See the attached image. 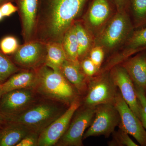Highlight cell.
I'll return each instance as SVG.
<instances>
[{"label":"cell","mask_w":146,"mask_h":146,"mask_svg":"<svg viewBox=\"0 0 146 146\" xmlns=\"http://www.w3.org/2000/svg\"><path fill=\"white\" fill-rule=\"evenodd\" d=\"M90 0H40L35 40L62 42Z\"/></svg>","instance_id":"1"},{"label":"cell","mask_w":146,"mask_h":146,"mask_svg":"<svg viewBox=\"0 0 146 146\" xmlns=\"http://www.w3.org/2000/svg\"><path fill=\"white\" fill-rule=\"evenodd\" d=\"M36 71L34 89L41 98L58 102L67 107L82 100L76 89L60 71L54 70L45 65Z\"/></svg>","instance_id":"2"},{"label":"cell","mask_w":146,"mask_h":146,"mask_svg":"<svg viewBox=\"0 0 146 146\" xmlns=\"http://www.w3.org/2000/svg\"><path fill=\"white\" fill-rule=\"evenodd\" d=\"M68 107L60 103L41 97L19 114L4 117L6 122L18 123L39 134L62 115Z\"/></svg>","instance_id":"3"},{"label":"cell","mask_w":146,"mask_h":146,"mask_svg":"<svg viewBox=\"0 0 146 146\" xmlns=\"http://www.w3.org/2000/svg\"><path fill=\"white\" fill-rule=\"evenodd\" d=\"M118 89L110 73H98L89 80L88 89L82 98V105L95 108L101 104H114Z\"/></svg>","instance_id":"4"},{"label":"cell","mask_w":146,"mask_h":146,"mask_svg":"<svg viewBox=\"0 0 146 146\" xmlns=\"http://www.w3.org/2000/svg\"><path fill=\"white\" fill-rule=\"evenodd\" d=\"M121 122L119 114L114 104H101L96 106L94 119L84 134L83 140L103 136L108 138Z\"/></svg>","instance_id":"5"},{"label":"cell","mask_w":146,"mask_h":146,"mask_svg":"<svg viewBox=\"0 0 146 146\" xmlns=\"http://www.w3.org/2000/svg\"><path fill=\"white\" fill-rule=\"evenodd\" d=\"M95 108L81 105L75 113L67 130L56 146H83L84 134L94 119Z\"/></svg>","instance_id":"6"},{"label":"cell","mask_w":146,"mask_h":146,"mask_svg":"<svg viewBox=\"0 0 146 146\" xmlns=\"http://www.w3.org/2000/svg\"><path fill=\"white\" fill-rule=\"evenodd\" d=\"M41 98L33 88L13 90L3 95L0 101V114L11 117L25 110Z\"/></svg>","instance_id":"7"},{"label":"cell","mask_w":146,"mask_h":146,"mask_svg":"<svg viewBox=\"0 0 146 146\" xmlns=\"http://www.w3.org/2000/svg\"><path fill=\"white\" fill-rule=\"evenodd\" d=\"M46 44L34 40L20 45L13 54V62L21 70H36L45 65Z\"/></svg>","instance_id":"8"},{"label":"cell","mask_w":146,"mask_h":146,"mask_svg":"<svg viewBox=\"0 0 146 146\" xmlns=\"http://www.w3.org/2000/svg\"><path fill=\"white\" fill-rule=\"evenodd\" d=\"M81 105V100L74 102L65 112L39 133L37 146L56 145L68 128L73 116Z\"/></svg>","instance_id":"9"},{"label":"cell","mask_w":146,"mask_h":146,"mask_svg":"<svg viewBox=\"0 0 146 146\" xmlns=\"http://www.w3.org/2000/svg\"><path fill=\"white\" fill-rule=\"evenodd\" d=\"M119 114V125L133 136L142 146H146V130L141 120L131 109L122 97L119 89L114 104Z\"/></svg>","instance_id":"10"},{"label":"cell","mask_w":146,"mask_h":146,"mask_svg":"<svg viewBox=\"0 0 146 146\" xmlns=\"http://www.w3.org/2000/svg\"><path fill=\"white\" fill-rule=\"evenodd\" d=\"M110 74L123 99L140 119L141 105L137 98L134 84L126 71L122 66L117 65L112 68Z\"/></svg>","instance_id":"11"},{"label":"cell","mask_w":146,"mask_h":146,"mask_svg":"<svg viewBox=\"0 0 146 146\" xmlns=\"http://www.w3.org/2000/svg\"><path fill=\"white\" fill-rule=\"evenodd\" d=\"M24 43L35 40L40 0H16Z\"/></svg>","instance_id":"12"},{"label":"cell","mask_w":146,"mask_h":146,"mask_svg":"<svg viewBox=\"0 0 146 146\" xmlns=\"http://www.w3.org/2000/svg\"><path fill=\"white\" fill-rule=\"evenodd\" d=\"M131 29V24L126 15L119 13L110 21L102 34L101 44L107 48H113L125 38Z\"/></svg>","instance_id":"13"},{"label":"cell","mask_w":146,"mask_h":146,"mask_svg":"<svg viewBox=\"0 0 146 146\" xmlns=\"http://www.w3.org/2000/svg\"><path fill=\"white\" fill-rule=\"evenodd\" d=\"M121 66L129 76L135 86L143 89L146 94V52L127 58Z\"/></svg>","instance_id":"14"},{"label":"cell","mask_w":146,"mask_h":146,"mask_svg":"<svg viewBox=\"0 0 146 146\" xmlns=\"http://www.w3.org/2000/svg\"><path fill=\"white\" fill-rule=\"evenodd\" d=\"M60 71L76 89L82 98L86 94L89 80L82 69L80 62L66 60L61 66Z\"/></svg>","instance_id":"15"},{"label":"cell","mask_w":146,"mask_h":146,"mask_svg":"<svg viewBox=\"0 0 146 146\" xmlns=\"http://www.w3.org/2000/svg\"><path fill=\"white\" fill-rule=\"evenodd\" d=\"M36 76V70H21L1 83L3 94L19 89H34Z\"/></svg>","instance_id":"16"},{"label":"cell","mask_w":146,"mask_h":146,"mask_svg":"<svg viewBox=\"0 0 146 146\" xmlns=\"http://www.w3.org/2000/svg\"><path fill=\"white\" fill-rule=\"evenodd\" d=\"M33 131L18 123L6 122L0 128V146H16L27 135Z\"/></svg>","instance_id":"17"},{"label":"cell","mask_w":146,"mask_h":146,"mask_svg":"<svg viewBox=\"0 0 146 146\" xmlns=\"http://www.w3.org/2000/svg\"><path fill=\"white\" fill-rule=\"evenodd\" d=\"M111 10L110 0H91L88 11V20L94 26H99L108 18Z\"/></svg>","instance_id":"18"},{"label":"cell","mask_w":146,"mask_h":146,"mask_svg":"<svg viewBox=\"0 0 146 146\" xmlns=\"http://www.w3.org/2000/svg\"><path fill=\"white\" fill-rule=\"evenodd\" d=\"M66 60L61 42L47 43L45 65L54 70L60 71L61 66Z\"/></svg>","instance_id":"19"},{"label":"cell","mask_w":146,"mask_h":146,"mask_svg":"<svg viewBox=\"0 0 146 146\" xmlns=\"http://www.w3.org/2000/svg\"><path fill=\"white\" fill-rule=\"evenodd\" d=\"M61 43L67 60L76 63L80 62L78 42L74 25L65 33Z\"/></svg>","instance_id":"20"},{"label":"cell","mask_w":146,"mask_h":146,"mask_svg":"<svg viewBox=\"0 0 146 146\" xmlns=\"http://www.w3.org/2000/svg\"><path fill=\"white\" fill-rule=\"evenodd\" d=\"M125 58L135 53L146 49V27L134 32L128 40Z\"/></svg>","instance_id":"21"},{"label":"cell","mask_w":146,"mask_h":146,"mask_svg":"<svg viewBox=\"0 0 146 146\" xmlns=\"http://www.w3.org/2000/svg\"><path fill=\"white\" fill-rule=\"evenodd\" d=\"M78 44L79 60L83 59L89 50L90 38L88 33L81 23L76 22L74 24Z\"/></svg>","instance_id":"22"},{"label":"cell","mask_w":146,"mask_h":146,"mask_svg":"<svg viewBox=\"0 0 146 146\" xmlns=\"http://www.w3.org/2000/svg\"><path fill=\"white\" fill-rule=\"evenodd\" d=\"M21 70V68L0 51V83L4 82Z\"/></svg>","instance_id":"23"},{"label":"cell","mask_w":146,"mask_h":146,"mask_svg":"<svg viewBox=\"0 0 146 146\" xmlns=\"http://www.w3.org/2000/svg\"><path fill=\"white\" fill-rule=\"evenodd\" d=\"M117 130L112 133V139L108 142L110 146H138L129 136V134L121 127L119 125Z\"/></svg>","instance_id":"24"},{"label":"cell","mask_w":146,"mask_h":146,"mask_svg":"<svg viewBox=\"0 0 146 146\" xmlns=\"http://www.w3.org/2000/svg\"><path fill=\"white\" fill-rule=\"evenodd\" d=\"M136 23L139 25L146 22V0H128Z\"/></svg>","instance_id":"25"},{"label":"cell","mask_w":146,"mask_h":146,"mask_svg":"<svg viewBox=\"0 0 146 146\" xmlns=\"http://www.w3.org/2000/svg\"><path fill=\"white\" fill-rule=\"evenodd\" d=\"M19 46L18 39L14 36H5L0 42V49L5 54H13Z\"/></svg>","instance_id":"26"},{"label":"cell","mask_w":146,"mask_h":146,"mask_svg":"<svg viewBox=\"0 0 146 146\" xmlns=\"http://www.w3.org/2000/svg\"><path fill=\"white\" fill-rule=\"evenodd\" d=\"M80 62L83 72L89 80L99 73L96 65L89 57L84 58Z\"/></svg>","instance_id":"27"},{"label":"cell","mask_w":146,"mask_h":146,"mask_svg":"<svg viewBox=\"0 0 146 146\" xmlns=\"http://www.w3.org/2000/svg\"><path fill=\"white\" fill-rule=\"evenodd\" d=\"M104 56V51L101 47H95L90 52L89 57L96 65L99 72L103 61Z\"/></svg>","instance_id":"28"},{"label":"cell","mask_w":146,"mask_h":146,"mask_svg":"<svg viewBox=\"0 0 146 146\" xmlns=\"http://www.w3.org/2000/svg\"><path fill=\"white\" fill-rule=\"evenodd\" d=\"M39 134L32 132L25 136L16 146H37Z\"/></svg>","instance_id":"29"},{"label":"cell","mask_w":146,"mask_h":146,"mask_svg":"<svg viewBox=\"0 0 146 146\" xmlns=\"http://www.w3.org/2000/svg\"><path fill=\"white\" fill-rule=\"evenodd\" d=\"M0 9L4 17H8L18 11L17 6H15L10 2L5 3L1 5Z\"/></svg>","instance_id":"30"},{"label":"cell","mask_w":146,"mask_h":146,"mask_svg":"<svg viewBox=\"0 0 146 146\" xmlns=\"http://www.w3.org/2000/svg\"><path fill=\"white\" fill-rule=\"evenodd\" d=\"M134 86L138 101L146 114V94L143 89L135 85Z\"/></svg>","instance_id":"31"},{"label":"cell","mask_w":146,"mask_h":146,"mask_svg":"<svg viewBox=\"0 0 146 146\" xmlns=\"http://www.w3.org/2000/svg\"><path fill=\"white\" fill-rule=\"evenodd\" d=\"M118 8H122L127 4L128 0H112Z\"/></svg>","instance_id":"32"},{"label":"cell","mask_w":146,"mask_h":146,"mask_svg":"<svg viewBox=\"0 0 146 146\" xmlns=\"http://www.w3.org/2000/svg\"><path fill=\"white\" fill-rule=\"evenodd\" d=\"M141 121L142 122L143 125L146 130V114L143 110V108L141 105Z\"/></svg>","instance_id":"33"},{"label":"cell","mask_w":146,"mask_h":146,"mask_svg":"<svg viewBox=\"0 0 146 146\" xmlns=\"http://www.w3.org/2000/svg\"><path fill=\"white\" fill-rule=\"evenodd\" d=\"M6 123L4 117L0 114V128L4 125Z\"/></svg>","instance_id":"34"},{"label":"cell","mask_w":146,"mask_h":146,"mask_svg":"<svg viewBox=\"0 0 146 146\" xmlns=\"http://www.w3.org/2000/svg\"><path fill=\"white\" fill-rule=\"evenodd\" d=\"M16 0H0V4L1 5L7 2H11V1H16Z\"/></svg>","instance_id":"35"},{"label":"cell","mask_w":146,"mask_h":146,"mask_svg":"<svg viewBox=\"0 0 146 146\" xmlns=\"http://www.w3.org/2000/svg\"><path fill=\"white\" fill-rule=\"evenodd\" d=\"M3 94L2 90L1 87V83H0V101L2 97Z\"/></svg>","instance_id":"36"},{"label":"cell","mask_w":146,"mask_h":146,"mask_svg":"<svg viewBox=\"0 0 146 146\" xmlns=\"http://www.w3.org/2000/svg\"><path fill=\"white\" fill-rule=\"evenodd\" d=\"M3 18V16L2 13L1 9H0V21H1V20H2Z\"/></svg>","instance_id":"37"}]
</instances>
